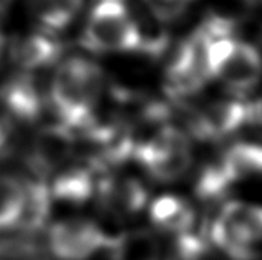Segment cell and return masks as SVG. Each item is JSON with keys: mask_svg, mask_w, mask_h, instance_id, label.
<instances>
[{"mask_svg": "<svg viewBox=\"0 0 262 260\" xmlns=\"http://www.w3.org/2000/svg\"><path fill=\"white\" fill-rule=\"evenodd\" d=\"M105 77L92 60L73 57L63 61L53 75L48 100L60 123L78 131L95 116Z\"/></svg>", "mask_w": 262, "mask_h": 260, "instance_id": "1", "label": "cell"}, {"mask_svg": "<svg viewBox=\"0 0 262 260\" xmlns=\"http://www.w3.org/2000/svg\"><path fill=\"white\" fill-rule=\"evenodd\" d=\"M208 32L211 33L208 50L211 78L237 97L254 90L262 78L260 53L251 43L232 38L212 25Z\"/></svg>", "mask_w": 262, "mask_h": 260, "instance_id": "2", "label": "cell"}, {"mask_svg": "<svg viewBox=\"0 0 262 260\" xmlns=\"http://www.w3.org/2000/svg\"><path fill=\"white\" fill-rule=\"evenodd\" d=\"M209 239L232 260H254L262 245V206L227 202L211 224Z\"/></svg>", "mask_w": 262, "mask_h": 260, "instance_id": "3", "label": "cell"}, {"mask_svg": "<svg viewBox=\"0 0 262 260\" xmlns=\"http://www.w3.org/2000/svg\"><path fill=\"white\" fill-rule=\"evenodd\" d=\"M83 45L100 53L138 52L143 46L141 29L121 0H101L86 20Z\"/></svg>", "mask_w": 262, "mask_h": 260, "instance_id": "4", "label": "cell"}, {"mask_svg": "<svg viewBox=\"0 0 262 260\" xmlns=\"http://www.w3.org/2000/svg\"><path fill=\"white\" fill-rule=\"evenodd\" d=\"M135 159L158 181L171 182L183 177L192 162L188 134L173 126H164L141 143H136Z\"/></svg>", "mask_w": 262, "mask_h": 260, "instance_id": "5", "label": "cell"}, {"mask_svg": "<svg viewBox=\"0 0 262 260\" xmlns=\"http://www.w3.org/2000/svg\"><path fill=\"white\" fill-rule=\"evenodd\" d=\"M211 33L196 32L179 46L166 70V90L173 98L184 100L198 93L211 78L208 50Z\"/></svg>", "mask_w": 262, "mask_h": 260, "instance_id": "6", "label": "cell"}, {"mask_svg": "<svg viewBox=\"0 0 262 260\" xmlns=\"http://www.w3.org/2000/svg\"><path fill=\"white\" fill-rule=\"evenodd\" d=\"M110 235L88 219H61L50 225L47 245L57 260H88L106 250Z\"/></svg>", "mask_w": 262, "mask_h": 260, "instance_id": "7", "label": "cell"}, {"mask_svg": "<svg viewBox=\"0 0 262 260\" xmlns=\"http://www.w3.org/2000/svg\"><path fill=\"white\" fill-rule=\"evenodd\" d=\"M251 121V105L237 98L221 100L188 113L189 133L199 139L226 138Z\"/></svg>", "mask_w": 262, "mask_h": 260, "instance_id": "8", "label": "cell"}, {"mask_svg": "<svg viewBox=\"0 0 262 260\" xmlns=\"http://www.w3.org/2000/svg\"><path fill=\"white\" fill-rule=\"evenodd\" d=\"M77 143V131L65 126L63 123L43 128L32 145L30 166L42 176L57 173L67 166Z\"/></svg>", "mask_w": 262, "mask_h": 260, "instance_id": "9", "label": "cell"}, {"mask_svg": "<svg viewBox=\"0 0 262 260\" xmlns=\"http://www.w3.org/2000/svg\"><path fill=\"white\" fill-rule=\"evenodd\" d=\"M96 196L103 210L110 216L128 219L148 206L146 186L131 176H108L96 184Z\"/></svg>", "mask_w": 262, "mask_h": 260, "instance_id": "10", "label": "cell"}, {"mask_svg": "<svg viewBox=\"0 0 262 260\" xmlns=\"http://www.w3.org/2000/svg\"><path fill=\"white\" fill-rule=\"evenodd\" d=\"M45 98L42 88L30 75H17L0 86V108L12 118L35 121L43 111Z\"/></svg>", "mask_w": 262, "mask_h": 260, "instance_id": "11", "label": "cell"}, {"mask_svg": "<svg viewBox=\"0 0 262 260\" xmlns=\"http://www.w3.org/2000/svg\"><path fill=\"white\" fill-rule=\"evenodd\" d=\"M52 201L53 197L50 194V187L40 177L24 182L22 209H20V216L15 225L20 234L33 235L43 229L48 216H50Z\"/></svg>", "mask_w": 262, "mask_h": 260, "instance_id": "12", "label": "cell"}, {"mask_svg": "<svg viewBox=\"0 0 262 260\" xmlns=\"http://www.w3.org/2000/svg\"><path fill=\"white\" fill-rule=\"evenodd\" d=\"M149 217L158 229L171 235H181L191 230L196 222V212L181 196H160L149 206Z\"/></svg>", "mask_w": 262, "mask_h": 260, "instance_id": "13", "label": "cell"}, {"mask_svg": "<svg viewBox=\"0 0 262 260\" xmlns=\"http://www.w3.org/2000/svg\"><path fill=\"white\" fill-rule=\"evenodd\" d=\"M48 187L55 201L83 204L96 194L95 171L83 166H65L55 173L52 186Z\"/></svg>", "mask_w": 262, "mask_h": 260, "instance_id": "14", "label": "cell"}, {"mask_svg": "<svg viewBox=\"0 0 262 260\" xmlns=\"http://www.w3.org/2000/svg\"><path fill=\"white\" fill-rule=\"evenodd\" d=\"M106 250L112 260H161L160 239L146 229H131L110 237Z\"/></svg>", "mask_w": 262, "mask_h": 260, "instance_id": "15", "label": "cell"}, {"mask_svg": "<svg viewBox=\"0 0 262 260\" xmlns=\"http://www.w3.org/2000/svg\"><path fill=\"white\" fill-rule=\"evenodd\" d=\"M217 162L232 186L239 181L260 176L262 145H257V143H236V145L226 149Z\"/></svg>", "mask_w": 262, "mask_h": 260, "instance_id": "16", "label": "cell"}, {"mask_svg": "<svg viewBox=\"0 0 262 260\" xmlns=\"http://www.w3.org/2000/svg\"><path fill=\"white\" fill-rule=\"evenodd\" d=\"M61 53V46L45 35H30L22 38L12 52V58L24 70H38L55 63Z\"/></svg>", "mask_w": 262, "mask_h": 260, "instance_id": "17", "label": "cell"}, {"mask_svg": "<svg viewBox=\"0 0 262 260\" xmlns=\"http://www.w3.org/2000/svg\"><path fill=\"white\" fill-rule=\"evenodd\" d=\"M81 4L83 0H32V9L45 29L57 32L70 25Z\"/></svg>", "mask_w": 262, "mask_h": 260, "instance_id": "18", "label": "cell"}, {"mask_svg": "<svg viewBox=\"0 0 262 260\" xmlns=\"http://www.w3.org/2000/svg\"><path fill=\"white\" fill-rule=\"evenodd\" d=\"M24 199V182L9 174H0V230L17 225Z\"/></svg>", "mask_w": 262, "mask_h": 260, "instance_id": "19", "label": "cell"}, {"mask_svg": "<svg viewBox=\"0 0 262 260\" xmlns=\"http://www.w3.org/2000/svg\"><path fill=\"white\" fill-rule=\"evenodd\" d=\"M0 260H50V252L33 235L20 234L0 239Z\"/></svg>", "mask_w": 262, "mask_h": 260, "instance_id": "20", "label": "cell"}, {"mask_svg": "<svg viewBox=\"0 0 262 260\" xmlns=\"http://www.w3.org/2000/svg\"><path fill=\"white\" fill-rule=\"evenodd\" d=\"M232 187V184L226 177L221 169L219 162H211L206 166L198 176L196 181V194L204 201H216L224 197L227 191Z\"/></svg>", "mask_w": 262, "mask_h": 260, "instance_id": "21", "label": "cell"}, {"mask_svg": "<svg viewBox=\"0 0 262 260\" xmlns=\"http://www.w3.org/2000/svg\"><path fill=\"white\" fill-rule=\"evenodd\" d=\"M209 234L203 235L201 232H196L194 227L184 232L181 235H176V257L179 260H201L209 247Z\"/></svg>", "mask_w": 262, "mask_h": 260, "instance_id": "22", "label": "cell"}, {"mask_svg": "<svg viewBox=\"0 0 262 260\" xmlns=\"http://www.w3.org/2000/svg\"><path fill=\"white\" fill-rule=\"evenodd\" d=\"M146 2L158 18L169 20L178 17L189 5L191 0H146Z\"/></svg>", "mask_w": 262, "mask_h": 260, "instance_id": "23", "label": "cell"}, {"mask_svg": "<svg viewBox=\"0 0 262 260\" xmlns=\"http://www.w3.org/2000/svg\"><path fill=\"white\" fill-rule=\"evenodd\" d=\"M251 121L262 126V94L254 103H251Z\"/></svg>", "mask_w": 262, "mask_h": 260, "instance_id": "24", "label": "cell"}, {"mask_svg": "<svg viewBox=\"0 0 262 260\" xmlns=\"http://www.w3.org/2000/svg\"><path fill=\"white\" fill-rule=\"evenodd\" d=\"M7 136H9V123H7V120H5L4 111L0 109V148L5 145Z\"/></svg>", "mask_w": 262, "mask_h": 260, "instance_id": "25", "label": "cell"}, {"mask_svg": "<svg viewBox=\"0 0 262 260\" xmlns=\"http://www.w3.org/2000/svg\"><path fill=\"white\" fill-rule=\"evenodd\" d=\"M2 46H4V38L0 35V53H2Z\"/></svg>", "mask_w": 262, "mask_h": 260, "instance_id": "26", "label": "cell"}, {"mask_svg": "<svg viewBox=\"0 0 262 260\" xmlns=\"http://www.w3.org/2000/svg\"><path fill=\"white\" fill-rule=\"evenodd\" d=\"M5 2H9V0H0V7H2V5H4Z\"/></svg>", "mask_w": 262, "mask_h": 260, "instance_id": "27", "label": "cell"}]
</instances>
